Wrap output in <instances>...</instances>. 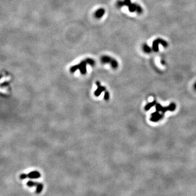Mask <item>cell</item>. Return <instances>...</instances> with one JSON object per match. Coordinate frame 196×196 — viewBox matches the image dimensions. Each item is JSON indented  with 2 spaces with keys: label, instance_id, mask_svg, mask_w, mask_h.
<instances>
[{
  "label": "cell",
  "instance_id": "obj_1",
  "mask_svg": "<svg viewBox=\"0 0 196 196\" xmlns=\"http://www.w3.org/2000/svg\"><path fill=\"white\" fill-rule=\"evenodd\" d=\"M161 44L164 47H167L168 46V43L164 39L161 38H157L154 40L152 45V49L154 52H157L158 51V46Z\"/></svg>",
  "mask_w": 196,
  "mask_h": 196
},
{
  "label": "cell",
  "instance_id": "obj_2",
  "mask_svg": "<svg viewBox=\"0 0 196 196\" xmlns=\"http://www.w3.org/2000/svg\"><path fill=\"white\" fill-rule=\"evenodd\" d=\"M79 64V70H80L81 73L82 75H85L86 74L87 62H86V61L85 60L82 61L80 64Z\"/></svg>",
  "mask_w": 196,
  "mask_h": 196
},
{
  "label": "cell",
  "instance_id": "obj_3",
  "mask_svg": "<svg viewBox=\"0 0 196 196\" xmlns=\"http://www.w3.org/2000/svg\"><path fill=\"white\" fill-rule=\"evenodd\" d=\"M41 177V174L38 171H32L28 174V178L30 179H38Z\"/></svg>",
  "mask_w": 196,
  "mask_h": 196
},
{
  "label": "cell",
  "instance_id": "obj_4",
  "mask_svg": "<svg viewBox=\"0 0 196 196\" xmlns=\"http://www.w3.org/2000/svg\"><path fill=\"white\" fill-rule=\"evenodd\" d=\"M131 3V0H124V1H118L117 2V5L118 7H122L125 6H129Z\"/></svg>",
  "mask_w": 196,
  "mask_h": 196
},
{
  "label": "cell",
  "instance_id": "obj_5",
  "mask_svg": "<svg viewBox=\"0 0 196 196\" xmlns=\"http://www.w3.org/2000/svg\"><path fill=\"white\" fill-rule=\"evenodd\" d=\"M105 10L103 8H100L95 13V17L98 19H100L104 15Z\"/></svg>",
  "mask_w": 196,
  "mask_h": 196
},
{
  "label": "cell",
  "instance_id": "obj_6",
  "mask_svg": "<svg viewBox=\"0 0 196 196\" xmlns=\"http://www.w3.org/2000/svg\"><path fill=\"white\" fill-rule=\"evenodd\" d=\"M105 91H106L105 87L100 86L98 87V88L95 90V92H94V95L96 96H99L102 93V92H104Z\"/></svg>",
  "mask_w": 196,
  "mask_h": 196
},
{
  "label": "cell",
  "instance_id": "obj_7",
  "mask_svg": "<svg viewBox=\"0 0 196 196\" xmlns=\"http://www.w3.org/2000/svg\"><path fill=\"white\" fill-rule=\"evenodd\" d=\"M113 58L108 56H103L101 58V62L103 64H107V63H111Z\"/></svg>",
  "mask_w": 196,
  "mask_h": 196
},
{
  "label": "cell",
  "instance_id": "obj_8",
  "mask_svg": "<svg viewBox=\"0 0 196 196\" xmlns=\"http://www.w3.org/2000/svg\"><path fill=\"white\" fill-rule=\"evenodd\" d=\"M162 117V116L158 113V112H155L152 114V117L151 118V120L153 122H157Z\"/></svg>",
  "mask_w": 196,
  "mask_h": 196
},
{
  "label": "cell",
  "instance_id": "obj_9",
  "mask_svg": "<svg viewBox=\"0 0 196 196\" xmlns=\"http://www.w3.org/2000/svg\"><path fill=\"white\" fill-rule=\"evenodd\" d=\"M138 6V4H136V3H131L130 5L128 6L129 7V10L130 11V12H135L137 11V7Z\"/></svg>",
  "mask_w": 196,
  "mask_h": 196
},
{
  "label": "cell",
  "instance_id": "obj_10",
  "mask_svg": "<svg viewBox=\"0 0 196 196\" xmlns=\"http://www.w3.org/2000/svg\"><path fill=\"white\" fill-rule=\"evenodd\" d=\"M142 49L143 51L145 53H146V54H149V53H150L151 52V50H153L151 49L148 45L146 44H144L143 45Z\"/></svg>",
  "mask_w": 196,
  "mask_h": 196
},
{
  "label": "cell",
  "instance_id": "obj_11",
  "mask_svg": "<svg viewBox=\"0 0 196 196\" xmlns=\"http://www.w3.org/2000/svg\"><path fill=\"white\" fill-rule=\"evenodd\" d=\"M43 189V185L41 183H39L38 184V185L37 186L36 192L39 194V193H40L41 191H42Z\"/></svg>",
  "mask_w": 196,
  "mask_h": 196
},
{
  "label": "cell",
  "instance_id": "obj_12",
  "mask_svg": "<svg viewBox=\"0 0 196 196\" xmlns=\"http://www.w3.org/2000/svg\"><path fill=\"white\" fill-rule=\"evenodd\" d=\"M110 64H111V67H112V68H113V69H116V68H117L118 67V63L115 59L113 58L111 63Z\"/></svg>",
  "mask_w": 196,
  "mask_h": 196
},
{
  "label": "cell",
  "instance_id": "obj_13",
  "mask_svg": "<svg viewBox=\"0 0 196 196\" xmlns=\"http://www.w3.org/2000/svg\"><path fill=\"white\" fill-rule=\"evenodd\" d=\"M39 184V182H34V181H28L27 182V185L28 187H30V188H31V187H33V186H37L38 185V184Z\"/></svg>",
  "mask_w": 196,
  "mask_h": 196
},
{
  "label": "cell",
  "instance_id": "obj_14",
  "mask_svg": "<svg viewBox=\"0 0 196 196\" xmlns=\"http://www.w3.org/2000/svg\"><path fill=\"white\" fill-rule=\"evenodd\" d=\"M85 61L87 64H89L91 66H94L95 65V61H94L93 59L87 58L86 59Z\"/></svg>",
  "mask_w": 196,
  "mask_h": 196
},
{
  "label": "cell",
  "instance_id": "obj_15",
  "mask_svg": "<svg viewBox=\"0 0 196 196\" xmlns=\"http://www.w3.org/2000/svg\"><path fill=\"white\" fill-rule=\"evenodd\" d=\"M155 103H156L155 101H153V102H151V103H148V104L146 106V107H145V110H147V111H148V110H150V109L151 107H152L153 106H154V105H155Z\"/></svg>",
  "mask_w": 196,
  "mask_h": 196
},
{
  "label": "cell",
  "instance_id": "obj_16",
  "mask_svg": "<svg viewBox=\"0 0 196 196\" xmlns=\"http://www.w3.org/2000/svg\"><path fill=\"white\" fill-rule=\"evenodd\" d=\"M78 69H79V64H77V65H74V66H72V67H71L70 69V71L71 72H72V73H73V72H75L76 70Z\"/></svg>",
  "mask_w": 196,
  "mask_h": 196
},
{
  "label": "cell",
  "instance_id": "obj_17",
  "mask_svg": "<svg viewBox=\"0 0 196 196\" xmlns=\"http://www.w3.org/2000/svg\"><path fill=\"white\" fill-rule=\"evenodd\" d=\"M103 98L105 100H109V99H110V93L108 91H106L105 92V94H104V96H103Z\"/></svg>",
  "mask_w": 196,
  "mask_h": 196
},
{
  "label": "cell",
  "instance_id": "obj_18",
  "mask_svg": "<svg viewBox=\"0 0 196 196\" xmlns=\"http://www.w3.org/2000/svg\"><path fill=\"white\" fill-rule=\"evenodd\" d=\"M28 177V174H26L25 173H23V174H21L20 176V179H21V180H24L26 179Z\"/></svg>",
  "mask_w": 196,
  "mask_h": 196
},
{
  "label": "cell",
  "instance_id": "obj_19",
  "mask_svg": "<svg viewBox=\"0 0 196 196\" xmlns=\"http://www.w3.org/2000/svg\"><path fill=\"white\" fill-rule=\"evenodd\" d=\"M95 84H96V86H97L98 87H99V86H101L100 83V82H99V81H96V83H95Z\"/></svg>",
  "mask_w": 196,
  "mask_h": 196
},
{
  "label": "cell",
  "instance_id": "obj_20",
  "mask_svg": "<svg viewBox=\"0 0 196 196\" xmlns=\"http://www.w3.org/2000/svg\"><path fill=\"white\" fill-rule=\"evenodd\" d=\"M194 87H195V88L196 89V83H195V85H194Z\"/></svg>",
  "mask_w": 196,
  "mask_h": 196
}]
</instances>
